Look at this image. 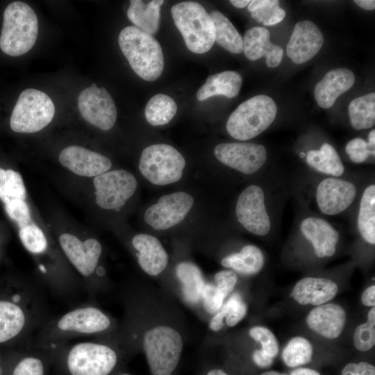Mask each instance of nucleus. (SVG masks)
<instances>
[{"mask_svg": "<svg viewBox=\"0 0 375 375\" xmlns=\"http://www.w3.org/2000/svg\"><path fill=\"white\" fill-rule=\"evenodd\" d=\"M354 3L365 10H372L375 9V1L374 0H356Z\"/></svg>", "mask_w": 375, "mask_h": 375, "instance_id": "50", "label": "nucleus"}, {"mask_svg": "<svg viewBox=\"0 0 375 375\" xmlns=\"http://www.w3.org/2000/svg\"><path fill=\"white\" fill-rule=\"evenodd\" d=\"M6 215L19 229L29 224L31 211L28 203L21 199H12L3 203Z\"/></svg>", "mask_w": 375, "mask_h": 375, "instance_id": "41", "label": "nucleus"}, {"mask_svg": "<svg viewBox=\"0 0 375 375\" xmlns=\"http://www.w3.org/2000/svg\"><path fill=\"white\" fill-rule=\"evenodd\" d=\"M324 44L318 26L310 20L297 22L288 42L286 52L293 62L299 65L312 58Z\"/></svg>", "mask_w": 375, "mask_h": 375, "instance_id": "18", "label": "nucleus"}, {"mask_svg": "<svg viewBox=\"0 0 375 375\" xmlns=\"http://www.w3.org/2000/svg\"><path fill=\"white\" fill-rule=\"evenodd\" d=\"M353 344L360 351L371 349L375 344V323L367 321L358 326L353 334Z\"/></svg>", "mask_w": 375, "mask_h": 375, "instance_id": "43", "label": "nucleus"}, {"mask_svg": "<svg viewBox=\"0 0 375 375\" xmlns=\"http://www.w3.org/2000/svg\"><path fill=\"white\" fill-rule=\"evenodd\" d=\"M345 151L350 160L356 163L364 162L372 155L367 142L361 138L350 140L345 147Z\"/></svg>", "mask_w": 375, "mask_h": 375, "instance_id": "46", "label": "nucleus"}, {"mask_svg": "<svg viewBox=\"0 0 375 375\" xmlns=\"http://www.w3.org/2000/svg\"><path fill=\"white\" fill-rule=\"evenodd\" d=\"M96 203L105 210H119L133 195L135 177L124 169L108 171L94 177Z\"/></svg>", "mask_w": 375, "mask_h": 375, "instance_id": "12", "label": "nucleus"}, {"mask_svg": "<svg viewBox=\"0 0 375 375\" xmlns=\"http://www.w3.org/2000/svg\"><path fill=\"white\" fill-rule=\"evenodd\" d=\"M58 160L63 167L74 174L86 177L100 175L108 172L112 166L111 161L105 156L76 145L63 149Z\"/></svg>", "mask_w": 375, "mask_h": 375, "instance_id": "19", "label": "nucleus"}, {"mask_svg": "<svg viewBox=\"0 0 375 375\" xmlns=\"http://www.w3.org/2000/svg\"><path fill=\"white\" fill-rule=\"evenodd\" d=\"M176 111V103L172 97L164 94H157L147 103L144 115L150 124L162 126L169 123Z\"/></svg>", "mask_w": 375, "mask_h": 375, "instance_id": "35", "label": "nucleus"}, {"mask_svg": "<svg viewBox=\"0 0 375 375\" xmlns=\"http://www.w3.org/2000/svg\"><path fill=\"white\" fill-rule=\"evenodd\" d=\"M348 110L350 122L355 129L372 127L375 123V93L354 99L350 102Z\"/></svg>", "mask_w": 375, "mask_h": 375, "instance_id": "34", "label": "nucleus"}, {"mask_svg": "<svg viewBox=\"0 0 375 375\" xmlns=\"http://www.w3.org/2000/svg\"><path fill=\"white\" fill-rule=\"evenodd\" d=\"M252 357L254 363L261 368L269 367L273 363L274 358L269 356L262 349L255 350Z\"/></svg>", "mask_w": 375, "mask_h": 375, "instance_id": "48", "label": "nucleus"}, {"mask_svg": "<svg viewBox=\"0 0 375 375\" xmlns=\"http://www.w3.org/2000/svg\"><path fill=\"white\" fill-rule=\"evenodd\" d=\"M356 188L351 182L334 177L322 180L316 190V201L320 210L328 215L339 214L353 201Z\"/></svg>", "mask_w": 375, "mask_h": 375, "instance_id": "17", "label": "nucleus"}, {"mask_svg": "<svg viewBox=\"0 0 375 375\" xmlns=\"http://www.w3.org/2000/svg\"><path fill=\"white\" fill-rule=\"evenodd\" d=\"M0 375H3V369L1 365H0Z\"/></svg>", "mask_w": 375, "mask_h": 375, "instance_id": "57", "label": "nucleus"}, {"mask_svg": "<svg viewBox=\"0 0 375 375\" xmlns=\"http://www.w3.org/2000/svg\"><path fill=\"white\" fill-rule=\"evenodd\" d=\"M26 197V190L20 173L0 167V201L2 203L12 199L25 200Z\"/></svg>", "mask_w": 375, "mask_h": 375, "instance_id": "37", "label": "nucleus"}, {"mask_svg": "<svg viewBox=\"0 0 375 375\" xmlns=\"http://www.w3.org/2000/svg\"><path fill=\"white\" fill-rule=\"evenodd\" d=\"M260 375H286V374H282L276 371H268V372L261 374Z\"/></svg>", "mask_w": 375, "mask_h": 375, "instance_id": "56", "label": "nucleus"}, {"mask_svg": "<svg viewBox=\"0 0 375 375\" xmlns=\"http://www.w3.org/2000/svg\"><path fill=\"white\" fill-rule=\"evenodd\" d=\"M171 13L187 48L195 53L208 51L215 43V27L210 15L195 1L174 5Z\"/></svg>", "mask_w": 375, "mask_h": 375, "instance_id": "7", "label": "nucleus"}, {"mask_svg": "<svg viewBox=\"0 0 375 375\" xmlns=\"http://www.w3.org/2000/svg\"><path fill=\"white\" fill-rule=\"evenodd\" d=\"M58 242L69 263L83 278V290L94 297L101 288L100 278L104 274L99 265L102 254L101 243L92 238L83 240L69 233L60 235Z\"/></svg>", "mask_w": 375, "mask_h": 375, "instance_id": "6", "label": "nucleus"}, {"mask_svg": "<svg viewBox=\"0 0 375 375\" xmlns=\"http://www.w3.org/2000/svg\"><path fill=\"white\" fill-rule=\"evenodd\" d=\"M214 153L221 162L245 174L257 172L267 160L265 147L249 142L220 143Z\"/></svg>", "mask_w": 375, "mask_h": 375, "instance_id": "16", "label": "nucleus"}, {"mask_svg": "<svg viewBox=\"0 0 375 375\" xmlns=\"http://www.w3.org/2000/svg\"><path fill=\"white\" fill-rule=\"evenodd\" d=\"M358 227L364 240L375 244V185H370L363 192L358 216Z\"/></svg>", "mask_w": 375, "mask_h": 375, "instance_id": "33", "label": "nucleus"}, {"mask_svg": "<svg viewBox=\"0 0 375 375\" xmlns=\"http://www.w3.org/2000/svg\"><path fill=\"white\" fill-rule=\"evenodd\" d=\"M300 156H301V158H303L305 156V153L303 152H301L300 153Z\"/></svg>", "mask_w": 375, "mask_h": 375, "instance_id": "58", "label": "nucleus"}, {"mask_svg": "<svg viewBox=\"0 0 375 375\" xmlns=\"http://www.w3.org/2000/svg\"><path fill=\"white\" fill-rule=\"evenodd\" d=\"M163 3L162 0H132L127 10L128 18L140 30L155 34L159 28L160 6Z\"/></svg>", "mask_w": 375, "mask_h": 375, "instance_id": "27", "label": "nucleus"}, {"mask_svg": "<svg viewBox=\"0 0 375 375\" xmlns=\"http://www.w3.org/2000/svg\"><path fill=\"white\" fill-rule=\"evenodd\" d=\"M0 365H1V356H0Z\"/></svg>", "mask_w": 375, "mask_h": 375, "instance_id": "60", "label": "nucleus"}, {"mask_svg": "<svg viewBox=\"0 0 375 375\" xmlns=\"http://www.w3.org/2000/svg\"><path fill=\"white\" fill-rule=\"evenodd\" d=\"M367 145L370 150L372 155L374 156L375 152V130H372L369 132L368 135Z\"/></svg>", "mask_w": 375, "mask_h": 375, "instance_id": "52", "label": "nucleus"}, {"mask_svg": "<svg viewBox=\"0 0 375 375\" xmlns=\"http://www.w3.org/2000/svg\"><path fill=\"white\" fill-rule=\"evenodd\" d=\"M361 301L366 306L374 307L375 306V285H371L366 288L362 294Z\"/></svg>", "mask_w": 375, "mask_h": 375, "instance_id": "49", "label": "nucleus"}, {"mask_svg": "<svg viewBox=\"0 0 375 375\" xmlns=\"http://www.w3.org/2000/svg\"><path fill=\"white\" fill-rule=\"evenodd\" d=\"M225 299L219 294L215 284L206 283L203 290L201 300L206 311L213 314L217 312Z\"/></svg>", "mask_w": 375, "mask_h": 375, "instance_id": "44", "label": "nucleus"}, {"mask_svg": "<svg viewBox=\"0 0 375 375\" xmlns=\"http://www.w3.org/2000/svg\"><path fill=\"white\" fill-rule=\"evenodd\" d=\"M210 16L215 27V42L231 53H241L243 39L230 20L218 10L212 11Z\"/></svg>", "mask_w": 375, "mask_h": 375, "instance_id": "31", "label": "nucleus"}, {"mask_svg": "<svg viewBox=\"0 0 375 375\" xmlns=\"http://www.w3.org/2000/svg\"><path fill=\"white\" fill-rule=\"evenodd\" d=\"M176 275L183 299L190 305L200 302L206 282L199 267L191 262H181L176 267Z\"/></svg>", "mask_w": 375, "mask_h": 375, "instance_id": "28", "label": "nucleus"}, {"mask_svg": "<svg viewBox=\"0 0 375 375\" xmlns=\"http://www.w3.org/2000/svg\"><path fill=\"white\" fill-rule=\"evenodd\" d=\"M249 335L262 346V350L274 358L278 352V342L274 333L264 326H254L249 330Z\"/></svg>", "mask_w": 375, "mask_h": 375, "instance_id": "42", "label": "nucleus"}, {"mask_svg": "<svg viewBox=\"0 0 375 375\" xmlns=\"http://www.w3.org/2000/svg\"><path fill=\"white\" fill-rule=\"evenodd\" d=\"M44 288L20 283L9 295L0 297V344L28 341L49 318Z\"/></svg>", "mask_w": 375, "mask_h": 375, "instance_id": "1", "label": "nucleus"}, {"mask_svg": "<svg viewBox=\"0 0 375 375\" xmlns=\"http://www.w3.org/2000/svg\"><path fill=\"white\" fill-rule=\"evenodd\" d=\"M54 114V104L46 93L27 88L18 97L10 118V127L18 133H35L47 126Z\"/></svg>", "mask_w": 375, "mask_h": 375, "instance_id": "10", "label": "nucleus"}, {"mask_svg": "<svg viewBox=\"0 0 375 375\" xmlns=\"http://www.w3.org/2000/svg\"><path fill=\"white\" fill-rule=\"evenodd\" d=\"M19 240L31 254L43 257L48 253L49 243L44 232L35 224H28L19 229Z\"/></svg>", "mask_w": 375, "mask_h": 375, "instance_id": "39", "label": "nucleus"}, {"mask_svg": "<svg viewBox=\"0 0 375 375\" xmlns=\"http://www.w3.org/2000/svg\"><path fill=\"white\" fill-rule=\"evenodd\" d=\"M78 108L86 122L101 130H110L115 124L117 108L115 102L104 88H99L95 83L81 92Z\"/></svg>", "mask_w": 375, "mask_h": 375, "instance_id": "13", "label": "nucleus"}, {"mask_svg": "<svg viewBox=\"0 0 375 375\" xmlns=\"http://www.w3.org/2000/svg\"><path fill=\"white\" fill-rule=\"evenodd\" d=\"M185 166L183 156L174 147L166 144H156L142 152L139 169L142 176L151 183L165 185L181 179Z\"/></svg>", "mask_w": 375, "mask_h": 375, "instance_id": "11", "label": "nucleus"}, {"mask_svg": "<svg viewBox=\"0 0 375 375\" xmlns=\"http://www.w3.org/2000/svg\"><path fill=\"white\" fill-rule=\"evenodd\" d=\"M312 357V347L310 342L303 337L292 338L282 352L285 364L295 367L309 363Z\"/></svg>", "mask_w": 375, "mask_h": 375, "instance_id": "38", "label": "nucleus"}, {"mask_svg": "<svg viewBox=\"0 0 375 375\" xmlns=\"http://www.w3.org/2000/svg\"><path fill=\"white\" fill-rule=\"evenodd\" d=\"M309 328L317 334L335 339L340 335L346 323V312L336 303H324L311 310L306 318Z\"/></svg>", "mask_w": 375, "mask_h": 375, "instance_id": "21", "label": "nucleus"}, {"mask_svg": "<svg viewBox=\"0 0 375 375\" xmlns=\"http://www.w3.org/2000/svg\"><path fill=\"white\" fill-rule=\"evenodd\" d=\"M193 203V197L185 192L164 195L147 209L144 221L155 230L168 229L183 220Z\"/></svg>", "mask_w": 375, "mask_h": 375, "instance_id": "15", "label": "nucleus"}, {"mask_svg": "<svg viewBox=\"0 0 375 375\" xmlns=\"http://www.w3.org/2000/svg\"><path fill=\"white\" fill-rule=\"evenodd\" d=\"M142 347L153 375H171L179 362L183 342L175 328L158 325L146 331Z\"/></svg>", "mask_w": 375, "mask_h": 375, "instance_id": "8", "label": "nucleus"}, {"mask_svg": "<svg viewBox=\"0 0 375 375\" xmlns=\"http://www.w3.org/2000/svg\"><path fill=\"white\" fill-rule=\"evenodd\" d=\"M306 162L317 171L336 177L342 175L344 171L338 152L326 142L319 150H310L306 154Z\"/></svg>", "mask_w": 375, "mask_h": 375, "instance_id": "32", "label": "nucleus"}, {"mask_svg": "<svg viewBox=\"0 0 375 375\" xmlns=\"http://www.w3.org/2000/svg\"><path fill=\"white\" fill-rule=\"evenodd\" d=\"M243 51L250 60H256L265 57L267 67L274 68L278 66L282 60L283 50L270 41L269 31L260 26L248 29L244 35Z\"/></svg>", "mask_w": 375, "mask_h": 375, "instance_id": "20", "label": "nucleus"}, {"mask_svg": "<svg viewBox=\"0 0 375 375\" xmlns=\"http://www.w3.org/2000/svg\"><path fill=\"white\" fill-rule=\"evenodd\" d=\"M250 1L249 0H231L230 3L236 8H242L249 5Z\"/></svg>", "mask_w": 375, "mask_h": 375, "instance_id": "53", "label": "nucleus"}, {"mask_svg": "<svg viewBox=\"0 0 375 375\" xmlns=\"http://www.w3.org/2000/svg\"><path fill=\"white\" fill-rule=\"evenodd\" d=\"M48 357L47 351L30 346V353L18 359L11 375H45V360Z\"/></svg>", "mask_w": 375, "mask_h": 375, "instance_id": "36", "label": "nucleus"}, {"mask_svg": "<svg viewBox=\"0 0 375 375\" xmlns=\"http://www.w3.org/2000/svg\"><path fill=\"white\" fill-rule=\"evenodd\" d=\"M338 292V285L330 279L306 277L296 283L290 297L301 305L318 306L333 299Z\"/></svg>", "mask_w": 375, "mask_h": 375, "instance_id": "24", "label": "nucleus"}, {"mask_svg": "<svg viewBox=\"0 0 375 375\" xmlns=\"http://www.w3.org/2000/svg\"><path fill=\"white\" fill-rule=\"evenodd\" d=\"M206 375H228L222 369H215L209 371Z\"/></svg>", "mask_w": 375, "mask_h": 375, "instance_id": "55", "label": "nucleus"}, {"mask_svg": "<svg viewBox=\"0 0 375 375\" xmlns=\"http://www.w3.org/2000/svg\"><path fill=\"white\" fill-rule=\"evenodd\" d=\"M38 34V17L27 3L16 1L4 10L0 49L10 56H19L34 46Z\"/></svg>", "mask_w": 375, "mask_h": 375, "instance_id": "5", "label": "nucleus"}, {"mask_svg": "<svg viewBox=\"0 0 375 375\" xmlns=\"http://www.w3.org/2000/svg\"><path fill=\"white\" fill-rule=\"evenodd\" d=\"M242 78L234 71H224L210 76L198 90L197 98L203 101L209 97L224 95L228 98L236 97L240 90Z\"/></svg>", "mask_w": 375, "mask_h": 375, "instance_id": "26", "label": "nucleus"}, {"mask_svg": "<svg viewBox=\"0 0 375 375\" xmlns=\"http://www.w3.org/2000/svg\"><path fill=\"white\" fill-rule=\"evenodd\" d=\"M251 17L265 26L275 25L281 22L285 16V11L279 7L277 0H266L265 3L251 12Z\"/></svg>", "mask_w": 375, "mask_h": 375, "instance_id": "40", "label": "nucleus"}, {"mask_svg": "<svg viewBox=\"0 0 375 375\" xmlns=\"http://www.w3.org/2000/svg\"><path fill=\"white\" fill-rule=\"evenodd\" d=\"M367 321L375 323V308L372 307L367 314Z\"/></svg>", "mask_w": 375, "mask_h": 375, "instance_id": "54", "label": "nucleus"}, {"mask_svg": "<svg viewBox=\"0 0 375 375\" xmlns=\"http://www.w3.org/2000/svg\"><path fill=\"white\" fill-rule=\"evenodd\" d=\"M131 243L138 251V264L145 273L157 276L165 270L168 263V255L158 238L140 233L133 238Z\"/></svg>", "mask_w": 375, "mask_h": 375, "instance_id": "22", "label": "nucleus"}, {"mask_svg": "<svg viewBox=\"0 0 375 375\" xmlns=\"http://www.w3.org/2000/svg\"><path fill=\"white\" fill-rule=\"evenodd\" d=\"M276 113V104L270 97L257 95L240 104L230 115L226 130L236 140H248L265 131Z\"/></svg>", "mask_w": 375, "mask_h": 375, "instance_id": "9", "label": "nucleus"}, {"mask_svg": "<svg viewBox=\"0 0 375 375\" xmlns=\"http://www.w3.org/2000/svg\"><path fill=\"white\" fill-rule=\"evenodd\" d=\"M290 375H320V374L312 369L300 367L293 370Z\"/></svg>", "mask_w": 375, "mask_h": 375, "instance_id": "51", "label": "nucleus"}, {"mask_svg": "<svg viewBox=\"0 0 375 375\" xmlns=\"http://www.w3.org/2000/svg\"><path fill=\"white\" fill-rule=\"evenodd\" d=\"M122 52L141 78L158 79L164 68V57L159 42L150 34L135 26L123 28L118 38Z\"/></svg>", "mask_w": 375, "mask_h": 375, "instance_id": "4", "label": "nucleus"}, {"mask_svg": "<svg viewBox=\"0 0 375 375\" xmlns=\"http://www.w3.org/2000/svg\"><path fill=\"white\" fill-rule=\"evenodd\" d=\"M247 306L239 293L233 294L216 312L209 322V328L215 332L224 327V322L229 327L238 324L246 316Z\"/></svg>", "mask_w": 375, "mask_h": 375, "instance_id": "30", "label": "nucleus"}, {"mask_svg": "<svg viewBox=\"0 0 375 375\" xmlns=\"http://www.w3.org/2000/svg\"><path fill=\"white\" fill-rule=\"evenodd\" d=\"M355 76L347 68H336L328 72L315 88V99L322 108H330L342 94L355 83Z\"/></svg>", "mask_w": 375, "mask_h": 375, "instance_id": "23", "label": "nucleus"}, {"mask_svg": "<svg viewBox=\"0 0 375 375\" xmlns=\"http://www.w3.org/2000/svg\"><path fill=\"white\" fill-rule=\"evenodd\" d=\"M235 214L238 222L250 233L262 236L269 233L271 222L260 186L251 185L241 192L237 200Z\"/></svg>", "mask_w": 375, "mask_h": 375, "instance_id": "14", "label": "nucleus"}, {"mask_svg": "<svg viewBox=\"0 0 375 375\" xmlns=\"http://www.w3.org/2000/svg\"><path fill=\"white\" fill-rule=\"evenodd\" d=\"M264 256L256 246L248 244L240 252L234 253L222 258V265L244 275L258 273L264 265Z\"/></svg>", "mask_w": 375, "mask_h": 375, "instance_id": "29", "label": "nucleus"}, {"mask_svg": "<svg viewBox=\"0 0 375 375\" xmlns=\"http://www.w3.org/2000/svg\"><path fill=\"white\" fill-rule=\"evenodd\" d=\"M301 231L312 243L317 257H331L335 253L339 233L326 221L317 217L306 218L301 224Z\"/></svg>", "mask_w": 375, "mask_h": 375, "instance_id": "25", "label": "nucleus"}, {"mask_svg": "<svg viewBox=\"0 0 375 375\" xmlns=\"http://www.w3.org/2000/svg\"><path fill=\"white\" fill-rule=\"evenodd\" d=\"M51 358L60 357L69 375H109L118 362L116 350L109 344L85 340L45 350Z\"/></svg>", "mask_w": 375, "mask_h": 375, "instance_id": "3", "label": "nucleus"}, {"mask_svg": "<svg viewBox=\"0 0 375 375\" xmlns=\"http://www.w3.org/2000/svg\"><path fill=\"white\" fill-rule=\"evenodd\" d=\"M112 328L113 322L103 310L93 304L83 303L49 317L38 330L30 346L52 350L74 339L103 335Z\"/></svg>", "mask_w": 375, "mask_h": 375, "instance_id": "2", "label": "nucleus"}, {"mask_svg": "<svg viewBox=\"0 0 375 375\" xmlns=\"http://www.w3.org/2000/svg\"><path fill=\"white\" fill-rule=\"evenodd\" d=\"M121 375H131V374H121Z\"/></svg>", "mask_w": 375, "mask_h": 375, "instance_id": "59", "label": "nucleus"}, {"mask_svg": "<svg viewBox=\"0 0 375 375\" xmlns=\"http://www.w3.org/2000/svg\"><path fill=\"white\" fill-rule=\"evenodd\" d=\"M342 375H375V367L367 362H351L344 367Z\"/></svg>", "mask_w": 375, "mask_h": 375, "instance_id": "47", "label": "nucleus"}, {"mask_svg": "<svg viewBox=\"0 0 375 375\" xmlns=\"http://www.w3.org/2000/svg\"><path fill=\"white\" fill-rule=\"evenodd\" d=\"M215 285L220 294L226 299L237 283L238 276L233 270H221L215 274Z\"/></svg>", "mask_w": 375, "mask_h": 375, "instance_id": "45", "label": "nucleus"}]
</instances>
